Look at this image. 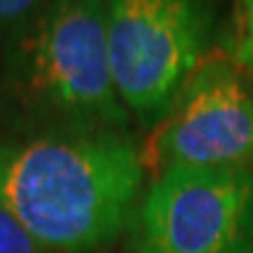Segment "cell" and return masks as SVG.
<instances>
[{"mask_svg": "<svg viewBox=\"0 0 253 253\" xmlns=\"http://www.w3.org/2000/svg\"><path fill=\"white\" fill-rule=\"evenodd\" d=\"M141 148L118 129L0 141V202L49 253L108 249L141 192Z\"/></svg>", "mask_w": 253, "mask_h": 253, "instance_id": "cell-1", "label": "cell"}, {"mask_svg": "<svg viewBox=\"0 0 253 253\" xmlns=\"http://www.w3.org/2000/svg\"><path fill=\"white\" fill-rule=\"evenodd\" d=\"M19 99L71 129H118L126 122L108 54V0H49L9 49Z\"/></svg>", "mask_w": 253, "mask_h": 253, "instance_id": "cell-2", "label": "cell"}, {"mask_svg": "<svg viewBox=\"0 0 253 253\" xmlns=\"http://www.w3.org/2000/svg\"><path fill=\"white\" fill-rule=\"evenodd\" d=\"M209 40L204 0H108V54L120 101L157 126L202 63Z\"/></svg>", "mask_w": 253, "mask_h": 253, "instance_id": "cell-3", "label": "cell"}, {"mask_svg": "<svg viewBox=\"0 0 253 253\" xmlns=\"http://www.w3.org/2000/svg\"><path fill=\"white\" fill-rule=\"evenodd\" d=\"M136 253H249L253 169L171 167L131 216Z\"/></svg>", "mask_w": 253, "mask_h": 253, "instance_id": "cell-4", "label": "cell"}, {"mask_svg": "<svg viewBox=\"0 0 253 253\" xmlns=\"http://www.w3.org/2000/svg\"><path fill=\"white\" fill-rule=\"evenodd\" d=\"M141 153L155 176L171 167L251 169L253 84L223 59L202 61Z\"/></svg>", "mask_w": 253, "mask_h": 253, "instance_id": "cell-5", "label": "cell"}, {"mask_svg": "<svg viewBox=\"0 0 253 253\" xmlns=\"http://www.w3.org/2000/svg\"><path fill=\"white\" fill-rule=\"evenodd\" d=\"M0 253H49L0 202Z\"/></svg>", "mask_w": 253, "mask_h": 253, "instance_id": "cell-6", "label": "cell"}, {"mask_svg": "<svg viewBox=\"0 0 253 253\" xmlns=\"http://www.w3.org/2000/svg\"><path fill=\"white\" fill-rule=\"evenodd\" d=\"M235 59L244 68L253 71V0H242V14L237 26Z\"/></svg>", "mask_w": 253, "mask_h": 253, "instance_id": "cell-7", "label": "cell"}, {"mask_svg": "<svg viewBox=\"0 0 253 253\" xmlns=\"http://www.w3.org/2000/svg\"><path fill=\"white\" fill-rule=\"evenodd\" d=\"M38 0H0V36L19 26L33 12Z\"/></svg>", "mask_w": 253, "mask_h": 253, "instance_id": "cell-8", "label": "cell"}, {"mask_svg": "<svg viewBox=\"0 0 253 253\" xmlns=\"http://www.w3.org/2000/svg\"><path fill=\"white\" fill-rule=\"evenodd\" d=\"M249 253H253V246H251V251H249Z\"/></svg>", "mask_w": 253, "mask_h": 253, "instance_id": "cell-9", "label": "cell"}]
</instances>
